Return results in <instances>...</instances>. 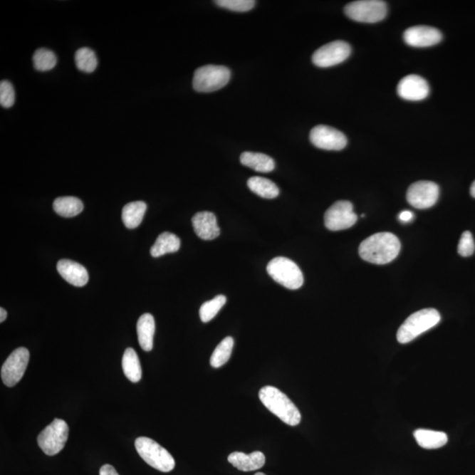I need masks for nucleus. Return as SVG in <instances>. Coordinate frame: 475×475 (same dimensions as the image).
<instances>
[{
    "label": "nucleus",
    "instance_id": "24",
    "mask_svg": "<svg viewBox=\"0 0 475 475\" xmlns=\"http://www.w3.org/2000/svg\"><path fill=\"white\" fill-rule=\"evenodd\" d=\"M53 209L57 214L63 218H73L83 212L84 205L77 197H63L54 201Z\"/></svg>",
    "mask_w": 475,
    "mask_h": 475
},
{
    "label": "nucleus",
    "instance_id": "7",
    "mask_svg": "<svg viewBox=\"0 0 475 475\" xmlns=\"http://www.w3.org/2000/svg\"><path fill=\"white\" fill-rule=\"evenodd\" d=\"M69 427L61 419L56 418L37 437L38 446L45 454L54 456L59 454L68 440Z\"/></svg>",
    "mask_w": 475,
    "mask_h": 475
},
{
    "label": "nucleus",
    "instance_id": "26",
    "mask_svg": "<svg viewBox=\"0 0 475 475\" xmlns=\"http://www.w3.org/2000/svg\"><path fill=\"white\" fill-rule=\"evenodd\" d=\"M248 186L252 192L266 199H273V198L278 197L279 194L278 187L267 178L259 177L249 178Z\"/></svg>",
    "mask_w": 475,
    "mask_h": 475
},
{
    "label": "nucleus",
    "instance_id": "9",
    "mask_svg": "<svg viewBox=\"0 0 475 475\" xmlns=\"http://www.w3.org/2000/svg\"><path fill=\"white\" fill-rule=\"evenodd\" d=\"M30 354L28 349L21 347L13 351L1 368V379L6 387H13L20 382L24 376L29 362Z\"/></svg>",
    "mask_w": 475,
    "mask_h": 475
},
{
    "label": "nucleus",
    "instance_id": "27",
    "mask_svg": "<svg viewBox=\"0 0 475 475\" xmlns=\"http://www.w3.org/2000/svg\"><path fill=\"white\" fill-rule=\"evenodd\" d=\"M234 338L231 336L224 338L216 348L211 357V365L213 368L221 367L226 365L231 357V351L234 349Z\"/></svg>",
    "mask_w": 475,
    "mask_h": 475
},
{
    "label": "nucleus",
    "instance_id": "8",
    "mask_svg": "<svg viewBox=\"0 0 475 475\" xmlns=\"http://www.w3.org/2000/svg\"><path fill=\"white\" fill-rule=\"evenodd\" d=\"M344 12L355 21L376 24L386 17L387 7L380 0H360L348 4Z\"/></svg>",
    "mask_w": 475,
    "mask_h": 475
},
{
    "label": "nucleus",
    "instance_id": "37",
    "mask_svg": "<svg viewBox=\"0 0 475 475\" xmlns=\"http://www.w3.org/2000/svg\"><path fill=\"white\" fill-rule=\"evenodd\" d=\"M470 194L474 198H475V181L473 182V184L471 185Z\"/></svg>",
    "mask_w": 475,
    "mask_h": 475
},
{
    "label": "nucleus",
    "instance_id": "14",
    "mask_svg": "<svg viewBox=\"0 0 475 475\" xmlns=\"http://www.w3.org/2000/svg\"><path fill=\"white\" fill-rule=\"evenodd\" d=\"M404 41L412 47L433 46L442 41V33L439 29L428 26H416L404 32Z\"/></svg>",
    "mask_w": 475,
    "mask_h": 475
},
{
    "label": "nucleus",
    "instance_id": "19",
    "mask_svg": "<svg viewBox=\"0 0 475 475\" xmlns=\"http://www.w3.org/2000/svg\"><path fill=\"white\" fill-rule=\"evenodd\" d=\"M138 342L142 350L151 351L153 348V336L155 334V318L150 313H145L137 324Z\"/></svg>",
    "mask_w": 475,
    "mask_h": 475
},
{
    "label": "nucleus",
    "instance_id": "11",
    "mask_svg": "<svg viewBox=\"0 0 475 475\" xmlns=\"http://www.w3.org/2000/svg\"><path fill=\"white\" fill-rule=\"evenodd\" d=\"M350 45L343 41H335L318 48L313 55V63L318 67H331L339 65L350 57Z\"/></svg>",
    "mask_w": 475,
    "mask_h": 475
},
{
    "label": "nucleus",
    "instance_id": "16",
    "mask_svg": "<svg viewBox=\"0 0 475 475\" xmlns=\"http://www.w3.org/2000/svg\"><path fill=\"white\" fill-rule=\"evenodd\" d=\"M192 224L194 233L204 241H212L219 236L220 228L214 213L209 212L197 213L192 218Z\"/></svg>",
    "mask_w": 475,
    "mask_h": 475
},
{
    "label": "nucleus",
    "instance_id": "29",
    "mask_svg": "<svg viewBox=\"0 0 475 475\" xmlns=\"http://www.w3.org/2000/svg\"><path fill=\"white\" fill-rule=\"evenodd\" d=\"M33 66L40 72H47L54 68L58 63V58L53 51L48 48H41L33 56Z\"/></svg>",
    "mask_w": 475,
    "mask_h": 475
},
{
    "label": "nucleus",
    "instance_id": "3",
    "mask_svg": "<svg viewBox=\"0 0 475 475\" xmlns=\"http://www.w3.org/2000/svg\"><path fill=\"white\" fill-rule=\"evenodd\" d=\"M441 316L434 308L420 310L411 314L397 332V340L400 343H409L424 334V332L435 327L439 323Z\"/></svg>",
    "mask_w": 475,
    "mask_h": 475
},
{
    "label": "nucleus",
    "instance_id": "31",
    "mask_svg": "<svg viewBox=\"0 0 475 475\" xmlns=\"http://www.w3.org/2000/svg\"><path fill=\"white\" fill-rule=\"evenodd\" d=\"M216 5L234 12H249L254 9L256 1L254 0H216Z\"/></svg>",
    "mask_w": 475,
    "mask_h": 475
},
{
    "label": "nucleus",
    "instance_id": "36",
    "mask_svg": "<svg viewBox=\"0 0 475 475\" xmlns=\"http://www.w3.org/2000/svg\"><path fill=\"white\" fill-rule=\"evenodd\" d=\"M7 313L3 308H0V323H4L6 320Z\"/></svg>",
    "mask_w": 475,
    "mask_h": 475
},
{
    "label": "nucleus",
    "instance_id": "21",
    "mask_svg": "<svg viewBox=\"0 0 475 475\" xmlns=\"http://www.w3.org/2000/svg\"><path fill=\"white\" fill-rule=\"evenodd\" d=\"M147 205L145 202L137 201L126 204L122 209V219L125 226L128 229H135L144 219Z\"/></svg>",
    "mask_w": 475,
    "mask_h": 475
},
{
    "label": "nucleus",
    "instance_id": "5",
    "mask_svg": "<svg viewBox=\"0 0 475 475\" xmlns=\"http://www.w3.org/2000/svg\"><path fill=\"white\" fill-rule=\"evenodd\" d=\"M267 272L272 279L290 290H298L304 283L301 269L286 257H276L267 265Z\"/></svg>",
    "mask_w": 475,
    "mask_h": 475
},
{
    "label": "nucleus",
    "instance_id": "33",
    "mask_svg": "<svg viewBox=\"0 0 475 475\" xmlns=\"http://www.w3.org/2000/svg\"><path fill=\"white\" fill-rule=\"evenodd\" d=\"M475 251V243L473 235L469 231H464L459 239L458 252L462 257H469Z\"/></svg>",
    "mask_w": 475,
    "mask_h": 475
},
{
    "label": "nucleus",
    "instance_id": "17",
    "mask_svg": "<svg viewBox=\"0 0 475 475\" xmlns=\"http://www.w3.org/2000/svg\"><path fill=\"white\" fill-rule=\"evenodd\" d=\"M57 269L59 275L66 282L73 284L74 286H85L88 282L89 276L87 268L76 263V261L67 259L60 260L57 265Z\"/></svg>",
    "mask_w": 475,
    "mask_h": 475
},
{
    "label": "nucleus",
    "instance_id": "20",
    "mask_svg": "<svg viewBox=\"0 0 475 475\" xmlns=\"http://www.w3.org/2000/svg\"><path fill=\"white\" fill-rule=\"evenodd\" d=\"M241 162L260 173H269L275 169L274 160L264 153L245 152L241 155Z\"/></svg>",
    "mask_w": 475,
    "mask_h": 475
},
{
    "label": "nucleus",
    "instance_id": "12",
    "mask_svg": "<svg viewBox=\"0 0 475 475\" xmlns=\"http://www.w3.org/2000/svg\"><path fill=\"white\" fill-rule=\"evenodd\" d=\"M439 197V187L435 182L419 181L407 189V200L411 207L429 209L435 205Z\"/></svg>",
    "mask_w": 475,
    "mask_h": 475
},
{
    "label": "nucleus",
    "instance_id": "4",
    "mask_svg": "<svg viewBox=\"0 0 475 475\" xmlns=\"http://www.w3.org/2000/svg\"><path fill=\"white\" fill-rule=\"evenodd\" d=\"M137 451L149 466L160 472H171L174 469L173 456L166 449L149 437H141L135 442Z\"/></svg>",
    "mask_w": 475,
    "mask_h": 475
},
{
    "label": "nucleus",
    "instance_id": "30",
    "mask_svg": "<svg viewBox=\"0 0 475 475\" xmlns=\"http://www.w3.org/2000/svg\"><path fill=\"white\" fill-rule=\"evenodd\" d=\"M226 297L224 296V295H219V296L215 297L212 301L204 303L199 311L201 320L204 323L211 321L219 313L220 310L222 309L223 306L226 305Z\"/></svg>",
    "mask_w": 475,
    "mask_h": 475
},
{
    "label": "nucleus",
    "instance_id": "25",
    "mask_svg": "<svg viewBox=\"0 0 475 475\" xmlns=\"http://www.w3.org/2000/svg\"><path fill=\"white\" fill-rule=\"evenodd\" d=\"M122 370L127 379L133 383L140 382L142 377V368L140 358L132 348L126 349L122 357Z\"/></svg>",
    "mask_w": 475,
    "mask_h": 475
},
{
    "label": "nucleus",
    "instance_id": "34",
    "mask_svg": "<svg viewBox=\"0 0 475 475\" xmlns=\"http://www.w3.org/2000/svg\"><path fill=\"white\" fill-rule=\"evenodd\" d=\"M100 475H119L117 472V470L115 469L114 466L111 465H104L100 467Z\"/></svg>",
    "mask_w": 475,
    "mask_h": 475
},
{
    "label": "nucleus",
    "instance_id": "1",
    "mask_svg": "<svg viewBox=\"0 0 475 475\" xmlns=\"http://www.w3.org/2000/svg\"><path fill=\"white\" fill-rule=\"evenodd\" d=\"M400 239L391 233H380L365 239L359 246L362 259L374 264H387L401 251Z\"/></svg>",
    "mask_w": 475,
    "mask_h": 475
},
{
    "label": "nucleus",
    "instance_id": "38",
    "mask_svg": "<svg viewBox=\"0 0 475 475\" xmlns=\"http://www.w3.org/2000/svg\"><path fill=\"white\" fill-rule=\"evenodd\" d=\"M254 475H266V474H263V473L258 472V473H256V474H254Z\"/></svg>",
    "mask_w": 475,
    "mask_h": 475
},
{
    "label": "nucleus",
    "instance_id": "13",
    "mask_svg": "<svg viewBox=\"0 0 475 475\" xmlns=\"http://www.w3.org/2000/svg\"><path fill=\"white\" fill-rule=\"evenodd\" d=\"M310 141L314 147L327 151H341L348 143L345 135L326 125L314 127L310 132Z\"/></svg>",
    "mask_w": 475,
    "mask_h": 475
},
{
    "label": "nucleus",
    "instance_id": "10",
    "mask_svg": "<svg viewBox=\"0 0 475 475\" xmlns=\"http://www.w3.org/2000/svg\"><path fill=\"white\" fill-rule=\"evenodd\" d=\"M357 221V215L349 201H338L325 213V226L330 231L349 229Z\"/></svg>",
    "mask_w": 475,
    "mask_h": 475
},
{
    "label": "nucleus",
    "instance_id": "23",
    "mask_svg": "<svg viewBox=\"0 0 475 475\" xmlns=\"http://www.w3.org/2000/svg\"><path fill=\"white\" fill-rule=\"evenodd\" d=\"M181 248V239L177 235L168 231L159 235L155 245L152 246L151 254L152 257L157 258L164 254L175 253Z\"/></svg>",
    "mask_w": 475,
    "mask_h": 475
},
{
    "label": "nucleus",
    "instance_id": "18",
    "mask_svg": "<svg viewBox=\"0 0 475 475\" xmlns=\"http://www.w3.org/2000/svg\"><path fill=\"white\" fill-rule=\"evenodd\" d=\"M228 461L239 471L251 472L261 469L265 465L266 458L261 451H254L250 454L235 451L228 456Z\"/></svg>",
    "mask_w": 475,
    "mask_h": 475
},
{
    "label": "nucleus",
    "instance_id": "32",
    "mask_svg": "<svg viewBox=\"0 0 475 475\" xmlns=\"http://www.w3.org/2000/svg\"><path fill=\"white\" fill-rule=\"evenodd\" d=\"M15 103V92L13 85L9 81L3 80L0 83V104L5 108L14 106Z\"/></svg>",
    "mask_w": 475,
    "mask_h": 475
},
{
    "label": "nucleus",
    "instance_id": "2",
    "mask_svg": "<svg viewBox=\"0 0 475 475\" xmlns=\"http://www.w3.org/2000/svg\"><path fill=\"white\" fill-rule=\"evenodd\" d=\"M259 397L263 405L275 416L290 426L301 424V414L295 404L279 389L266 386L261 389Z\"/></svg>",
    "mask_w": 475,
    "mask_h": 475
},
{
    "label": "nucleus",
    "instance_id": "22",
    "mask_svg": "<svg viewBox=\"0 0 475 475\" xmlns=\"http://www.w3.org/2000/svg\"><path fill=\"white\" fill-rule=\"evenodd\" d=\"M417 444L422 448L439 449L446 446L448 437L446 433L420 429L414 433Z\"/></svg>",
    "mask_w": 475,
    "mask_h": 475
},
{
    "label": "nucleus",
    "instance_id": "6",
    "mask_svg": "<svg viewBox=\"0 0 475 475\" xmlns=\"http://www.w3.org/2000/svg\"><path fill=\"white\" fill-rule=\"evenodd\" d=\"M231 78L230 70L222 66H204L194 73L193 88L197 92L212 93L226 87Z\"/></svg>",
    "mask_w": 475,
    "mask_h": 475
},
{
    "label": "nucleus",
    "instance_id": "15",
    "mask_svg": "<svg viewBox=\"0 0 475 475\" xmlns=\"http://www.w3.org/2000/svg\"><path fill=\"white\" fill-rule=\"evenodd\" d=\"M397 92L401 98L417 102L427 98L429 88L424 78L411 74L399 82Z\"/></svg>",
    "mask_w": 475,
    "mask_h": 475
},
{
    "label": "nucleus",
    "instance_id": "28",
    "mask_svg": "<svg viewBox=\"0 0 475 475\" xmlns=\"http://www.w3.org/2000/svg\"><path fill=\"white\" fill-rule=\"evenodd\" d=\"M75 63L78 70L87 73L95 72L98 65L95 51L85 47L77 51L75 54Z\"/></svg>",
    "mask_w": 475,
    "mask_h": 475
},
{
    "label": "nucleus",
    "instance_id": "35",
    "mask_svg": "<svg viewBox=\"0 0 475 475\" xmlns=\"http://www.w3.org/2000/svg\"><path fill=\"white\" fill-rule=\"evenodd\" d=\"M413 219H414L413 212H411L409 211H404L401 213V214L399 215V219L404 223L407 222L409 223L411 221V220H413Z\"/></svg>",
    "mask_w": 475,
    "mask_h": 475
}]
</instances>
